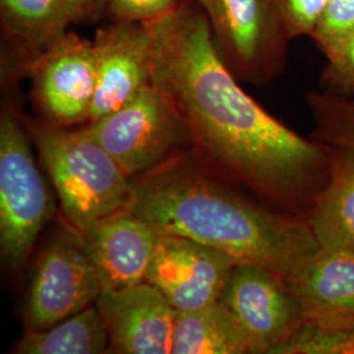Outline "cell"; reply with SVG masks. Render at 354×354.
Here are the masks:
<instances>
[{
	"label": "cell",
	"instance_id": "1",
	"mask_svg": "<svg viewBox=\"0 0 354 354\" xmlns=\"http://www.w3.org/2000/svg\"><path fill=\"white\" fill-rule=\"evenodd\" d=\"M147 23L151 82L183 118L197 162L266 206L306 219L328 181L332 147L299 136L241 88L196 0H176Z\"/></svg>",
	"mask_w": 354,
	"mask_h": 354
},
{
	"label": "cell",
	"instance_id": "2",
	"mask_svg": "<svg viewBox=\"0 0 354 354\" xmlns=\"http://www.w3.org/2000/svg\"><path fill=\"white\" fill-rule=\"evenodd\" d=\"M129 209L159 234L198 241L288 282L319 250L306 219L248 201L193 155L134 177Z\"/></svg>",
	"mask_w": 354,
	"mask_h": 354
},
{
	"label": "cell",
	"instance_id": "3",
	"mask_svg": "<svg viewBox=\"0 0 354 354\" xmlns=\"http://www.w3.org/2000/svg\"><path fill=\"white\" fill-rule=\"evenodd\" d=\"M20 114L58 194L68 227L77 234L129 209L133 178L82 129Z\"/></svg>",
	"mask_w": 354,
	"mask_h": 354
},
{
	"label": "cell",
	"instance_id": "4",
	"mask_svg": "<svg viewBox=\"0 0 354 354\" xmlns=\"http://www.w3.org/2000/svg\"><path fill=\"white\" fill-rule=\"evenodd\" d=\"M32 138L10 104L0 115V252L13 272L26 266L54 214L50 189L32 152Z\"/></svg>",
	"mask_w": 354,
	"mask_h": 354
},
{
	"label": "cell",
	"instance_id": "5",
	"mask_svg": "<svg viewBox=\"0 0 354 354\" xmlns=\"http://www.w3.org/2000/svg\"><path fill=\"white\" fill-rule=\"evenodd\" d=\"M216 51L238 80L264 87L283 74L291 42L276 0H196Z\"/></svg>",
	"mask_w": 354,
	"mask_h": 354
},
{
	"label": "cell",
	"instance_id": "6",
	"mask_svg": "<svg viewBox=\"0 0 354 354\" xmlns=\"http://www.w3.org/2000/svg\"><path fill=\"white\" fill-rule=\"evenodd\" d=\"M82 129L130 178L163 165L180 147L189 145L183 118L152 82L125 105Z\"/></svg>",
	"mask_w": 354,
	"mask_h": 354
},
{
	"label": "cell",
	"instance_id": "7",
	"mask_svg": "<svg viewBox=\"0 0 354 354\" xmlns=\"http://www.w3.org/2000/svg\"><path fill=\"white\" fill-rule=\"evenodd\" d=\"M221 302L241 328L250 353L279 354L304 327L302 307L289 282L261 266H234Z\"/></svg>",
	"mask_w": 354,
	"mask_h": 354
},
{
	"label": "cell",
	"instance_id": "8",
	"mask_svg": "<svg viewBox=\"0 0 354 354\" xmlns=\"http://www.w3.org/2000/svg\"><path fill=\"white\" fill-rule=\"evenodd\" d=\"M102 292L80 235L68 227L39 256L26 294V330L50 328L96 304Z\"/></svg>",
	"mask_w": 354,
	"mask_h": 354
},
{
	"label": "cell",
	"instance_id": "9",
	"mask_svg": "<svg viewBox=\"0 0 354 354\" xmlns=\"http://www.w3.org/2000/svg\"><path fill=\"white\" fill-rule=\"evenodd\" d=\"M39 117L59 127H82L91 118L96 92L93 42L67 32L24 70Z\"/></svg>",
	"mask_w": 354,
	"mask_h": 354
},
{
	"label": "cell",
	"instance_id": "10",
	"mask_svg": "<svg viewBox=\"0 0 354 354\" xmlns=\"http://www.w3.org/2000/svg\"><path fill=\"white\" fill-rule=\"evenodd\" d=\"M236 264L213 247L160 234L146 282L160 291L176 311H190L221 299Z\"/></svg>",
	"mask_w": 354,
	"mask_h": 354
},
{
	"label": "cell",
	"instance_id": "11",
	"mask_svg": "<svg viewBox=\"0 0 354 354\" xmlns=\"http://www.w3.org/2000/svg\"><path fill=\"white\" fill-rule=\"evenodd\" d=\"M92 42L96 92L89 121L130 102L151 83L152 73V37L147 21L112 20L96 30Z\"/></svg>",
	"mask_w": 354,
	"mask_h": 354
},
{
	"label": "cell",
	"instance_id": "12",
	"mask_svg": "<svg viewBox=\"0 0 354 354\" xmlns=\"http://www.w3.org/2000/svg\"><path fill=\"white\" fill-rule=\"evenodd\" d=\"M96 306L109 336L108 353L171 354L177 311L149 282L102 291Z\"/></svg>",
	"mask_w": 354,
	"mask_h": 354
},
{
	"label": "cell",
	"instance_id": "13",
	"mask_svg": "<svg viewBox=\"0 0 354 354\" xmlns=\"http://www.w3.org/2000/svg\"><path fill=\"white\" fill-rule=\"evenodd\" d=\"M102 291L146 282L160 234L130 209L108 215L79 234Z\"/></svg>",
	"mask_w": 354,
	"mask_h": 354
},
{
	"label": "cell",
	"instance_id": "14",
	"mask_svg": "<svg viewBox=\"0 0 354 354\" xmlns=\"http://www.w3.org/2000/svg\"><path fill=\"white\" fill-rule=\"evenodd\" d=\"M304 313V327L317 333L354 329V253L320 248L289 281Z\"/></svg>",
	"mask_w": 354,
	"mask_h": 354
},
{
	"label": "cell",
	"instance_id": "15",
	"mask_svg": "<svg viewBox=\"0 0 354 354\" xmlns=\"http://www.w3.org/2000/svg\"><path fill=\"white\" fill-rule=\"evenodd\" d=\"M1 76L24 75L28 64L66 36L73 24L61 0H0Z\"/></svg>",
	"mask_w": 354,
	"mask_h": 354
},
{
	"label": "cell",
	"instance_id": "16",
	"mask_svg": "<svg viewBox=\"0 0 354 354\" xmlns=\"http://www.w3.org/2000/svg\"><path fill=\"white\" fill-rule=\"evenodd\" d=\"M306 221L320 248L354 253V149L332 147L328 181Z\"/></svg>",
	"mask_w": 354,
	"mask_h": 354
},
{
	"label": "cell",
	"instance_id": "17",
	"mask_svg": "<svg viewBox=\"0 0 354 354\" xmlns=\"http://www.w3.org/2000/svg\"><path fill=\"white\" fill-rule=\"evenodd\" d=\"M250 353L247 342L227 307L221 302L177 311L171 354Z\"/></svg>",
	"mask_w": 354,
	"mask_h": 354
},
{
	"label": "cell",
	"instance_id": "18",
	"mask_svg": "<svg viewBox=\"0 0 354 354\" xmlns=\"http://www.w3.org/2000/svg\"><path fill=\"white\" fill-rule=\"evenodd\" d=\"M109 336L96 304L42 330H26L17 354L108 353Z\"/></svg>",
	"mask_w": 354,
	"mask_h": 354
},
{
	"label": "cell",
	"instance_id": "19",
	"mask_svg": "<svg viewBox=\"0 0 354 354\" xmlns=\"http://www.w3.org/2000/svg\"><path fill=\"white\" fill-rule=\"evenodd\" d=\"M306 102L315 124L314 140L329 147L354 149V95L313 89Z\"/></svg>",
	"mask_w": 354,
	"mask_h": 354
},
{
	"label": "cell",
	"instance_id": "20",
	"mask_svg": "<svg viewBox=\"0 0 354 354\" xmlns=\"http://www.w3.org/2000/svg\"><path fill=\"white\" fill-rule=\"evenodd\" d=\"M320 75L322 89L342 96L354 95V26L326 57Z\"/></svg>",
	"mask_w": 354,
	"mask_h": 354
},
{
	"label": "cell",
	"instance_id": "21",
	"mask_svg": "<svg viewBox=\"0 0 354 354\" xmlns=\"http://www.w3.org/2000/svg\"><path fill=\"white\" fill-rule=\"evenodd\" d=\"M353 26L354 0H329L310 38L326 58Z\"/></svg>",
	"mask_w": 354,
	"mask_h": 354
},
{
	"label": "cell",
	"instance_id": "22",
	"mask_svg": "<svg viewBox=\"0 0 354 354\" xmlns=\"http://www.w3.org/2000/svg\"><path fill=\"white\" fill-rule=\"evenodd\" d=\"M279 354H354V329L317 333L302 327Z\"/></svg>",
	"mask_w": 354,
	"mask_h": 354
},
{
	"label": "cell",
	"instance_id": "23",
	"mask_svg": "<svg viewBox=\"0 0 354 354\" xmlns=\"http://www.w3.org/2000/svg\"><path fill=\"white\" fill-rule=\"evenodd\" d=\"M291 41L310 37L329 0H276Z\"/></svg>",
	"mask_w": 354,
	"mask_h": 354
},
{
	"label": "cell",
	"instance_id": "24",
	"mask_svg": "<svg viewBox=\"0 0 354 354\" xmlns=\"http://www.w3.org/2000/svg\"><path fill=\"white\" fill-rule=\"evenodd\" d=\"M176 0H109L112 20L150 21L169 10Z\"/></svg>",
	"mask_w": 354,
	"mask_h": 354
},
{
	"label": "cell",
	"instance_id": "25",
	"mask_svg": "<svg viewBox=\"0 0 354 354\" xmlns=\"http://www.w3.org/2000/svg\"><path fill=\"white\" fill-rule=\"evenodd\" d=\"M73 24L96 23L109 16V0H61Z\"/></svg>",
	"mask_w": 354,
	"mask_h": 354
}]
</instances>
